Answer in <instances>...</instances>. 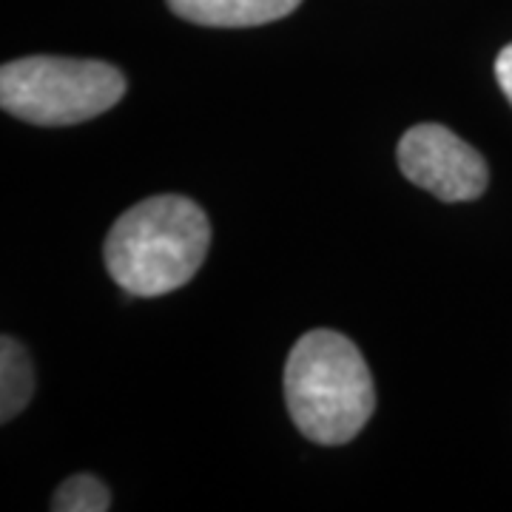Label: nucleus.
Listing matches in <instances>:
<instances>
[{"mask_svg":"<svg viewBox=\"0 0 512 512\" xmlns=\"http://www.w3.org/2000/svg\"><path fill=\"white\" fill-rule=\"evenodd\" d=\"M399 165L410 183L444 202L476 200L490 183L484 157L439 123H421L404 134Z\"/></svg>","mask_w":512,"mask_h":512,"instance_id":"4","label":"nucleus"},{"mask_svg":"<svg viewBox=\"0 0 512 512\" xmlns=\"http://www.w3.org/2000/svg\"><path fill=\"white\" fill-rule=\"evenodd\" d=\"M495 80H498L501 92H504V97L510 100L512 106V43L504 46L498 52V57H495Z\"/></svg>","mask_w":512,"mask_h":512,"instance_id":"8","label":"nucleus"},{"mask_svg":"<svg viewBox=\"0 0 512 512\" xmlns=\"http://www.w3.org/2000/svg\"><path fill=\"white\" fill-rule=\"evenodd\" d=\"M126 94L120 69L100 60L23 57L0 72V106L35 126H74L114 109Z\"/></svg>","mask_w":512,"mask_h":512,"instance_id":"3","label":"nucleus"},{"mask_svg":"<svg viewBox=\"0 0 512 512\" xmlns=\"http://www.w3.org/2000/svg\"><path fill=\"white\" fill-rule=\"evenodd\" d=\"M111 507V495L106 484L94 476H72L57 487L52 498L55 512H106Z\"/></svg>","mask_w":512,"mask_h":512,"instance_id":"7","label":"nucleus"},{"mask_svg":"<svg viewBox=\"0 0 512 512\" xmlns=\"http://www.w3.org/2000/svg\"><path fill=\"white\" fill-rule=\"evenodd\" d=\"M285 402L305 439L328 447L356 439L376 410L365 356L336 330L305 333L285 365Z\"/></svg>","mask_w":512,"mask_h":512,"instance_id":"2","label":"nucleus"},{"mask_svg":"<svg viewBox=\"0 0 512 512\" xmlns=\"http://www.w3.org/2000/svg\"><path fill=\"white\" fill-rule=\"evenodd\" d=\"M211 245V222L200 205L177 194L137 202L111 225L106 265L131 296H165L188 285Z\"/></svg>","mask_w":512,"mask_h":512,"instance_id":"1","label":"nucleus"},{"mask_svg":"<svg viewBox=\"0 0 512 512\" xmlns=\"http://www.w3.org/2000/svg\"><path fill=\"white\" fill-rule=\"evenodd\" d=\"M35 393V367L18 339L3 336L0 345V419L12 421Z\"/></svg>","mask_w":512,"mask_h":512,"instance_id":"6","label":"nucleus"},{"mask_svg":"<svg viewBox=\"0 0 512 512\" xmlns=\"http://www.w3.org/2000/svg\"><path fill=\"white\" fill-rule=\"evenodd\" d=\"M174 15L197 26L248 29L291 15L302 0H165Z\"/></svg>","mask_w":512,"mask_h":512,"instance_id":"5","label":"nucleus"}]
</instances>
